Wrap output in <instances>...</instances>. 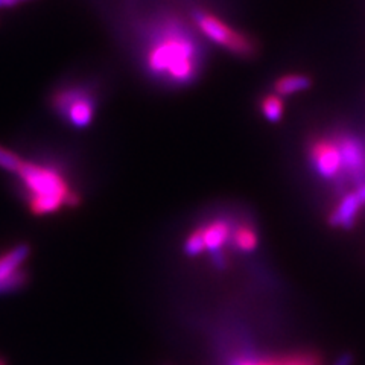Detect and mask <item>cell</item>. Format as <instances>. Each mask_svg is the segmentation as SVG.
<instances>
[{
	"label": "cell",
	"mask_w": 365,
	"mask_h": 365,
	"mask_svg": "<svg viewBox=\"0 0 365 365\" xmlns=\"http://www.w3.org/2000/svg\"><path fill=\"white\" fill-rule=\"evenodd\" d=\"M311 162L319 177L326 180L335 178L342 170V154L339 143L319 139L311 146Z\"/></svg>",
	"instance_id": "cell-6"
},
{
	"label": "cell",
	"mask_w": 365,
	"mask_h": 365,
	"mask_svg": "<svg viewBox=\"0 0 365 365\" xmlns=\"http://www.w3.org/2000/svg\"><path fill=\"white\" fill-rule=\"evenodd\" d=\"M205 251V247H204V239H202V233L200 228H197L195 232H193L185 242V253L190 257H195V256H200L202 255Z\"/></svg>",
	"instance_id": "cell-14"
},
{
	"label": "cell",
	"mask_w": 365,
	"mask_h": 365,
	"mask_svg": "<svg viewBox=\"0 0 365 365\" xmlns=\"http://www.w3.org/2000/svg\"><path fill=\"white\" fill-rule=\"evenodd\" d=\"M338 143L342 154V170H346L350 177L364 182L365 181V148L356 139H351V137H344V139L339 140Z\"/></svg>",
	"instance_id": "cell-8"
},
{
	"label": "cell",
	"mask_w": 365,
	"mask_h": 365,
	"mask_svg": "<svg viewBox=\"0 0 365 365\" xmlns=\"http://www.w3.org/2000/svg\"><path fill=\"white\" fill-rule=\"evenodd\" d=\"M232 241L237 250L245 251V253H251V251H255L257 247V235L253 228L244 225L239 227L236 232H233Z\"/></svg>",
	"instance_id": "cell-12"
},
{
	"label": "cell",
	"mask_w": 365,
	"mask_h": 365,
	"mask_svg": "<svg viewBox=\"0 0 365 365\" xmlns=\"http://www.w3.org/2000/svg\"><path fill=\"white\" fill-rule=\"evenodd\" d=\"M353 362H355V358H353L351 353L346 351L342 353V355H339L332 365H353Z\"/></svg>",
	"instance_id": "cell-15"
},
{
	"label": "cell",
	"mask_w": 365,
	"mask_h": 365,
	"mask_svg": "<svg viewBox=\"0 0 365 365\" xmlns=\"http://www.w3.org/2000/svg\"><path fill=\"white\" fill-rule=\"evenodd\" d=\"M150 73L177 86L190 84L198 73L200 52L195 38L174 19L154 28L146 51Z\"/></svg>",
	"instance_id": "cell-1"
},
{
	"label": "cell",
	"mask_w": 365,
	"mask_h": 365,
	"mask_svg": "<svg viewBox=\"0 0 365 365\" xmlns=\"http://www.w3.org/2000/svg\"><path fill=\"white\" fill-rule=\"evenodd\" d=\"M29 256V247L21 244L0 256V294L19 289L26 280V274L20 271Z\"/></svg>",
	"instance_id": "cell-5"
},
{
	"label": "cell",
	"mask_w": 365,
	"mask_h": 365,
	"mask_svg": "<svg viewBox=\"0 0 365 365\" xmlns=\"http://www.w3.org/2000/svg\"><path fill=\"white\" fill-rule=\"evenodd\" d=\"M193 20H195L198 29L215 44L222 46L224 49L230 51L239 56H248L255 52V46L244 34L237 32L230 28L225 21L216 16L207 13V11L197 9L193 13Z\"/></svg>",
	"instance_id": "cell-3"
},
{
	"label": "cell",
	"mask_w": 365,
	"mask_h": 365,
	"mask_svg": "<svg viewBox=\"0 0 365 365\" xmlns=\"http://www.w3.org/2000/svg\"><path fill=\"white\" fill-rule=\"evenodd\" d=\"M52 106L75 128H86L93 120L96 102L84 87H68L53 96Z\"/></svg>",
	"instance_id": "cell-4"
},
{
	"label": "cell",
	"mask_w": 365,
	"mask_h": 365,
	"mask_svg": "<svg viewBox=\"0 0 365 365\" xmlns=\"http://www.w3.org/2000/svg\"><path fill=\"white\" fill-rule=\"evenodd\" d=\"M25 189L31 210L36 215H49L63 205L73 207L79 202L78 195L68 189L60 170L51 166L25 162L16 174Z\"/></svg>",
	"instance_id": "cell-2"
},
{
	"label": "cell",
	"mask_w": 365,
	"mask_h": 365,
	"mask_svg": "<svg viewBox=\"0 0 365 365\" xmlns=\"http://www.w3.org/2000/svg\"><path fill=\"white\" fill-rule=\"evenodd\" d=\"M283 99L280 95L274 93L264 98L260 104L262 114H264L265 119L271 123H277L283 118Z\"/></svg>",
	"instance_id": "cell-11"
},
{
	"label": "cell",
	"mask_w": 365,
	"mask_h": 365,
	"mask_svg": "<svg viewBox=\"0 0 365 365\" xmlns=\"http://www.w3.org/2000/svg\"><path fill=\"white\" fill-rule=\"evenodd\" d=\"M200 230L202 233L205 251H209L212 255V259L215 260L216 267L224 268L225 262L222 260L221 250L227 242L232 241L233 232H232L230 222H227L224 220H216L207 225L201 227Z\"/></svg>",
	"instance_id": "cell-7"
},
{
	"label": "cell",
	"mask_w": 365,
	"mask_h": 365,
	"mask_svg": "<svg viewBox=\"0 0 365 365\" xmlns=\"http://www.w3.org/2000/svg\"><path fill=\"white\" fill-rule=\"evenodd\" d=\"M312 81L309 76L306 75H284L282 78H279L276 84H274V90L276 93L280 96H291V95H297L302 93V91L311 88Z\"/></svg>",
	"instance_id": "cell-10"
},
{
	"label": "cell",
	"mask_w": 365,
	"mask_h": 365,
	"mask_svg": "<svg viewBox=\"0 0 365 365\" xmlns=\"http://www.w3.org/2000/svg\"><path fill=\"white\" fill-rule=\"evenodd\" d=\"M23 163H25V160H21L13 151H8L6 148L0 146V168L8 170L11 174H17Z\"/></svg>",
	"instance_id": "cell-13"
},
{
	"label": "cell",
	"mask_w": 365,
	"mask_h": 365,
	"mask_svg": "<svg viewBox=\"0 0 365 365\" xmlns=\"http://www.w3.org/2000/svg\"><path fill=\"white\" fill-rule=\"evenodd\" d=\"M0 365H6V362L4 359H0Z\"/></svg>",
	"instance_id": "cell-16"
},
{
	"label": "cell",
	"mask_w": 365,
	"mask_h": 365,
	"mask_svg": "<svg viewBox=\"0 0 365 365\" xmlns=\"http://www.w3.org/2000/svg\"><path fill=\"white\" fill-rule=\"evenodd\" d=\"M20 2H21V4H25V2H31V0H20Z\"/></svg>",
	"instance_id": "cell-17"
},
{
	"label": "cell",
	"mask_w": 365,
	"mask_h": 365,
	"mask_svg": "<svg viewBox=\"0 0 365 365\" xmlns=\"http://www.w3.org/2000/svg\"><path fill=\"white\" fill-rule=\"evenodd\" d=\"M362 205H365V204H364L362 198L358 195L356 190L351 193H347V195L341 200V202L338 204V207L334 210V213L330 215L329 224L332 227L346 228V230H349V228L355 225Z\"/></svg>",
	"instance_id": "cell-9"
}]
</instances>
